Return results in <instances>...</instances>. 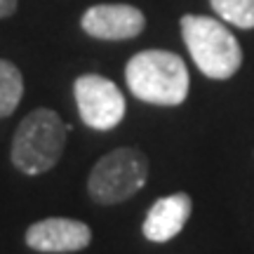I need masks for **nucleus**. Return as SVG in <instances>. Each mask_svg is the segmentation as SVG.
<instances>
[{"instance_id": "nucleus-1", "label": "nucleus", "mask_w": 254, "mask_h": 254, "mask_svg": "<svg viewBox=\"0 0 254 254\" xmlns=\"http://www.w3.org/2000/svg\"><path fill=\"white\" fill-rule=\"evenodd\" d=\"M125 80L136 99L153 106H179L190 87L184 59L167 50H144L129 57Z\"/></svg>"}, {"instance_id": "nucleus-2", "label": "nucleus", "mask_w": 254, "mask_h": 254, "mask_svg": "<svg viewBox=\"0 0 254 254\" xmlns=\"http://www.w3.org/2000/svg\"><path fill=\"white\" fill-rule=\"evenodd\" d=\"M68 125L52 109H36L19 123L12 136L9 160L21 174L38 177L50 172L64 153Z\"/></svg>"}, {"instance_id": "nucleus-3", "label": "nucleus", "mask_w": 254, "mask_h": 254, "mask_svg": "<svg viewBox=\"0 0 254 254\" xmlns=\"http://www.w3.org/2000/svg\"><path fill=\"white\" fill-rule=\"evenodd\" d=\"M182 36L200 73L212 80H228L243 66V50L236 36L219 19L184 14Z\"/></svg>"}, {"instance_id": "nucleus-4", "label": "nucleus", "mask_w": 254, "mask_h": 254, "mask_svg": "<svg viewBox=\"0 0 254 254\" xmlns=\"http://www.w3.org/2000/svg\"><path fill=\"white\" fill-rule=\"evenodd\" d=\"M148 182V158L123 146L97 160L87 177V193L97 205H118L136 195Z\"/></svg>"}, {"instance_id": "nucleus-5", "label": "nucleus", "mask_w": 254, "mask_h": 254, "mask_svg": "<svg viewBox=\"0 0 254 254\" xmlns=\"http://www.w3.org/2000/svg\"><path fill=\"white\" fill-rule=\"evenodd\" d=\"M73 97L82 123L97 132H109L125 118V97L113 80L85 73L73 82Z\"/></svg>"}, {"instance_id": "nucleus-6", "label": "nucleus", "mask_w": 254, "mask_h": 254, "mask_svg": "<svg viewBox=\"0 0 254 254\" xmlns=\"http://www.w3.org/2000/svg\"><path fill=\"white\" fill-rule=\"evenodd\" d=\"M26 245L43 254L82 252L92 243V228L85 221L66 217H50L26 228Z\"/></svg>"}, {"instance_id": "nucleus-7", "label": "nucleus", "mask_w": 254, "mask_h": 254, "mask_svg": "<svg viewBox=\"0 0 254 254\" xmlns=\"http://www.w3.org/2000/svg\"><path fill=\"white\" fill-rule=\"evenodd\" d=\"M80 26L99 40H132L144 31L146 19L134 5H92L82 14Z\"/></svg>"}, {"instance_id": "nucleus-8", "label": "nucleus", "mask_w": 254, "mask_h": 254, "mask_svg": "<svg viewBox=\"0 0 254 254\" xmlns=\"http://www.w3.org/2000/svg\"><path fill=\"white\" fill-rule=\"evenodd\" d=\"M190 209H193V202L189 193H172V195L158 198L146 212L141 231L151 243H167L179 236L184 226L189 224Z\"/></svg>"}, {"instance_id": "nucleus-9", "label": "nucleus", "mask_w": 254, "mask_h": 254, "mask_svg": "<svg viewBox=\"0 0 254 254\" xmlns=\"http://www.w3.org/2000/svg\"><path fill=\"white\" fill-rule=\"evenodd\" d=\"M24 94V78L21 71L7 59H0V120L17 111Z\"/></svg>"}, {"instance_id": "nucleus-10", "label": "nucleus", "mask_w": 254, "mask_h": 254, "mask_svg": "<svg viewBox=\"0 0 254 254\" xmlns=\"http://www.w3.org/2000/svg\"><path fill=\"white\" fill-rule=\"evenodd\" d=\"M209 5L226 24L254 28V0H209Z\"/></svg>"}, {"instance_id": "nucleus-11", "label": "nucleus", "mask_w": 254, "mask_h": 254, "mask_svg": "<svg viewBox=\"0 0 254 254\" xmlns=\"http://www.w3.org/2000/svg\"><path fill=\"white\" fill-rule=\"evenodd\" d=\"M17 12V0H0V19H7Z\"/></svg>"}]
</instances>
